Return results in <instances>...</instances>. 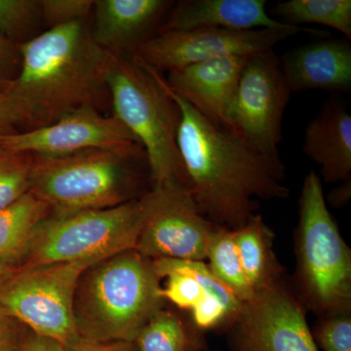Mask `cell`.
<instances>
[{
    "mask_svg": "<svg viewBox=\"0 0 351 351\" xmlns=\"http://www.w3.org/2000/svg\"><path fill=\"white\" fill-rule=\"evenodd\" d=\"M172 94L182 114L180 154L191 195L208 221L235 230L256 214L258 201L288 197L289 189L282 184L285 174L232 132L215 125Z\"/></svg>",
    "mask_w": 351,
    "mask_h": 351,
    "instance_id": "obj_1",
    "label": "cell"
},
{
    "mask_svg": "<svg viewBox=\"0 0 351 351\" xmlns=\"http://www.w3.org/2000/svg\"><path fill=\"white\" fill-rule=\"evenodd\" d=\"M17 46L19 73L4 92L29 110L34 125L94 106L106 87L108 53L94 43L84 20L51 27Z\"/></svg>",
    "mask_w": 351,
    "mask_h": 351,
    "instance_id": "obj_2",
    "label": "cell"
},
{
    "mask_svg": "<svg viewBox=\"0 0 351 351\" xmlns=\"http://www.w3.org/2000/svg\"><path fill=\"white\" fill-rule=\"evenodd\" d=\"M161 289L152 258L135 249L92 265L80 277L75 295L80 337L133 343L141 329L163 308Z\"/></svg>",
    "mask_w": 351,
    "mask_h": 351,
    "instance_id": "obj_3",
    "label": "cell"
},
{
    "mask_svg": "<svg viewBox=\"0 0 351 351\" xmlns=\"http://www.w3.org/2000/svg\"><path fill=\"white\" fill-rule=\"evenodd\" d=\"M105 83L113 115L144 147L152 186L177 182L191 189L178 147L181 110L160 71L133 54L108 53Z\"/></svg>",
    "mask_w": 351,
    "mask_h": 351,
    "instance_id": "obj_4",
    "label": "cell"
},
{
    "mask_svg": "<svg viewBox=\"0 0 351 351\" xmlns=\"http://www.w3.org/2000/svg\"><path fill=\"white\" fill-rule=\"evenodd\" d=\"M142 159H147L143 145L32 156L29 193L54 213L103 209L140 199L138 166Z\"/></svg>",
    "mask_w": 351,
    "mask_h": 351,
    "instance_id": "obj_5",
    "label": "cell"
},
{
    "mask_svg": "<svg viewBox=\"0 0 351 351\" xmlns=\"http://www.w3.org/2000/svg\"><path fill=\"white\" fill-rule=\"evenodd\" d=\"M295 295L304 311L320 316L351 311V251L328 209L322 180L307 174L295 228Z\"/></svg>",
    "mask_w": 351,
    "mask_h": 351,
    "instance_id": "obj_6",
    "label": "cell"
},
{
    "mask_svg": "<svg viewBox=\"0 0 351 351\" xmlns=\"http://www.w3.org/2000/svg\"><path fill=\"white\" fill-rule=\"evenodd\" d=\"M143 221L142 198L103 209L48 214L34 230L22 267L80 261L96 265L136 249Z\"/></svg>",
    "mask_w": 351,
    "mask_h": 351,
    "instance_id": "obj_7",
    "label": "cell"
},
{
    "mask_svg": "<svg viewBox=\"0 0 351 351\" xmlns=\"http://www.w3.org/2000/svg\"><path fill=\"white\" fill-rule=\"evenodd\" d=\"M92 265L80 261L21 267L0 285V307L32 334L68 346L80 338L75 295L80 277Z\"/></svg>",
    "mask_w": 351,
    "mask_h": 351,
    "instance_id": "obj_8",
    "label": "cell"
},
{
    "mask_svg": "<svg viewBox=\"0 0 351 351\" xmlns=\"http://www.w3.org/2000/svg\"><path fill=\"white\" fill-rule=\"evenodd\" d=\"M291 95L274 51L254 55L245 64L228 119V130L283 174L278 147Z\"/></svg>",
    "mask_w": 351,
    "mask_h": 351,
    "instance_id": "obj_9",
    "label": "cell"
},
{
    "mask_svg": "<svg viewBox=\"0 0 351 351\" xmlns=\"http://www.w3.org/2000/svg\"><path fill=\"white\" fill-rule=\"evenodd\" d=\"M142 200L144 221L135 250L152 260L205 262L208 239L216 225L200 213L189 186L166 182L152 186Z\"/></svg>",
    "mask_w": 351,
    "mask_h": 351,
    "instance_id": "obj_10",
    "label": "cell"
},
{
    "mask_svg": "<svg viewBox=\"0 0 351 351\" xmlns=\"http://www.w3.org/2000/svg\"><path fill=\"white\" fill-rule=\"evenodd\" d=\"M301 32H318L295 25L253 31L204 27L161 32L140 44L132 54L156 71H170L216 58L251 57L267 52Z\"/></svg>",
    "mask_w": 351,
    "mask_h": 351,
    "instance_id": "obj_11",
    "label": "cell"
},
{
    "mask_svg": "<svg viewBox=\"0 0 351 351\" xmlns=\"http://www.w3.org/2000/svg\"><path fill=\"white\" fill-rule=\"evenodd\" d=\"M301 302L286 278L244 304L230 330L232 351H319Z\"/></svg>",
    "mask_w": 351,
    "mask_h": 351,
    "instance_id": "obj_12",
    "label": "cell"
},
{
    "mask_svg": "<svg viewBox=\"0 0 351 351\" xmlns=\"http://www.w3.org/2000/svg\"><path fill=\"white\" fill-rule=\"evenodd\" d=\"M0 144L9 154L45 156L142 145L114 115L105 117L91 105L82 106L53 123L31 131L0 134Z\"/></svg>",
    "mask_w": 351,
    "mask_h": 351,
    "instance_id": "obj_13",
    "label": "cell"
},
{
    "mask_svg": "<svg viewBox=\"0 0 351 351\" xmlns=\"http://www.w3.org/2000/svg\"><path fill=\"white\" fill-rule=\"evenodd\" d=\"M159 279L166 278L161 295L188 311L201 332H228L239 320L244 304L215 276L204 261L157 258L152 260Z\"/></svg>",
    "mask_w": 351,
    "mask_h": 351,
    "instance_id": "obj_14",
    "label": "cell"
},
{
    "mask_svg": "<svg viewBox=\"0 0 351 351\" xmlns=\"http://www.w3.org/2000/svg\"><path fill=\"white\" fill-rule=\"evenodd\" d=\"M249 57L216 58L168 71L173 93L221 128L228 129L242 71Z\"/></svg>",
    "mask_w": 351,
    "mask_h": 351,
    "instance_id": "obj_15",
    "label": "cell"
},
{
    "mask_svg": "<svg viewBox=\"0 0 351 351\" xmlns=\"http://www.w3.org/2000/svg\"><path fill=\"white\" fill-rule=\"evenodd\" d=\"M280 62L292 93L311 90L350 92V39H323L307 44L290 51Z\"/></svg>",
    "mask_w": 351,
    "mask_h": 351,
    "instance_id": "obj_16",
    "label": "cell"
},
{
    "mask_svg": "<svg viewBox=\"0 0 351 351\" xmlns=\"http://www.w3.org/2000/svg\"><path fill=\"white\" fill-rule=\"evenodd\" d=\"M166 0H98L94 2V43L112 55L135 51L172 6Z\"/></svg>",
    "mask_w": 351,
    "mask_h": 351,
    "instance_id": "obj_17",
    "label": "cell"
},
{
    "mask_svg": "<svg viewBox=\"0 0 351 351\" xmlns=\"http://www.w3.org/2000/svg\"><path fill=\"white\" fill-rule=\"evenodd\" d=\"M289 25L270 17L265 0H182L170 9L157 34L204 27L253 31Z\"/></svg>",
    "mask_w": 351,
    "mask_h": 351,
    "instance_id": "obj_18",
    "label": "cell"
},
{
    "mask_svg": "<svg viewBox=\"0 0 351 351\" xmlns=\"http://www.w3.org/2000/svg\"><path fill=\"white\" fill-rule=\"evenodd\" d=\"M304 151L320 166L323 181L351 179V115L337 101L325 105L307 125Z\"/></svg>",
    "mask_w": 351,
    "mask_h": 351,
    "instance_id": "obj_19",
    "label": "cell"
},
{
    "mask_svg": "<svg viewBox=\"0 0 351 351\" xmlns=\"http://www.w3.org/2000/svg\"><path fill=\"white\" fill-rule=\"evenodd\" d=\"M233 232L242 267L256 294L285 279V269L274 251L276 235L262 215H252Z\"/></svg>",
    "mask_w": 351,
    "mask_h": 351,
    "instance_id": "obj_20",
    "label": "cell"
},
{
    "mask_svg": "<svg viewBox=\"0 0 351 351\" xmlns=\"http://www.w3.org/2000/svg\"><path fill=\"white\" fill-rule=\"evenodd\" d=\"M49 208L32 193L0 211V262L22 267L32 237Z\"/></svg>",
    "mask_w": 351,
    "mask_h": 351,
    "instance_id": "obj_21",
    "label": "cell"
},
{
    "mask_svg": "<svg viewBox=\"0 0 351 351\" xmlns=\"http://www.w3.org/2000/svg\"><path fill=\"white\" fill-rule=\"evenodd\" d=\"M136 351H206L205 332L191 319L163 308L149 319L134 339Z\"/></svg>",
    "mask_w": 351,
    "mask_h": 351,
    "instance_id": "obj_22",
    "label": "cell"
},
{
    "mask_svg": "<svg viewBox=\"0 0 351 351\" xmlns=\"http://www.w3.org/2000/svg\"><path fill=\"white\" fill-rule=\"evenodd\" d=\"M207 265L215 276L232 291L240 302L246 304L256 295L245 274L234 232L225 226H215L210 233L206 248Z\"/></svg>",
    "mask_w": 351,
    "mask_h": 351,
    "instance_id": "obj_23",
    "label": "cell"
},
{
    "mask_svg": "<svg viewBox=\"0 0 351 351\" xmlns=\"http://www.w3.org/2000/svg\"><path fill=\"white\" fill-rule=\"evenodd\" d=\"M272 13L284 24L324 25L351 39L350 0H290L277 3Z\"/></svg>",
    "mask_w": 351,
    "mask_h": 351,
    "instance_id": "obj_24",
    "label": "cell"
},
{
    "mask_svg": "<svg viewBox=\"0 0 351 351\" xmlns=\"http://www.w3.org/2000/svg\"><path fill=\"white\" fill-rule=\"evenodd\" d=\"M32 167L31 154H9L0 158V211L29 193Z\"/></svg>",
    "mask_w": 351,
    "mask_h": 351,
    "instance_id": "obj_25",
    "label": "cell"
},
{
    "mask_svg": "<svg viewBox=\"0 0 351 351\" xmlns=\"http://www.w3.org/2000/svg\"><path fill=\"white\" fill-rule=\"evenodd\" d=\"M311 332L323 351H351V311L320 316Z\"/></svg>",
    "mask_w": 351,
    "mask_h": 351,
    "instance_id": "obj_26",
    "label": "cell"
},
{
    "mask_svg": "<svg viewBox=\"0 0 351 351\" xmlns=\"http://www.w3.org/2000/svg\"><path fill=\"white\" fill-rule=\"evenodd\" d=\"M41 13L36 0H0V32L13 41L19 38Z\"/></svg>",
    "mask_w": 351,
    "mask_h": 351,
    "instance_id": "obj_27",
    "label": "cell"
},
{
    "mask_svg": "<svg viewBox=\"0 0 351 351\" xmlns=\"http://www.w3.org/2000/svg\"><path fill=\"white\" fill-rule=\"evenodd\" d=\"M91 0H43L41 14L51 27L84 20L94 7Z\"/></svg>",
    "mask_w": 351,
    "mask_h": 351,
    "instance_id": "obj_28",
    "label": "cell"
},
{
    "mask_svg": "<svg viewBox=\"0 0 351 351\" xmlns=\"http://www.w3.org/2000/svg\"><path fill=\"white\" fill-rule=\"evenodd\" d=\"M23 124H34L31 112L6 92L0 91V134L16 133Z\"/></svg>",
    "mask_w": 351,
    "mask_h": 351,
    "instance_id": "obj_29",
    "label": "cell"
},
{
    "mask_svg": "<svg viewBox=\"0 0 351 351\" xmlns=\"http://www.w3.org/2000/svg\"><path fill=\"white\" fill-rule=\"evenodd\" d=\"M21 58L17 44L0 32V91H5L19 73Z\"/></svg>",
    "mask_w": 351,
    "mask_h": 351,
    "instance_id": "obj_30",
    "label": "cell"
},
{
    "mask_svg": "<svg viewBox=\"0 0 351 351\" xmlns=\"http://www.w3.org/2000/svg\"><path fill=\"white\" fill-rule=\"evenodd\" d=\"M20 323L0 307V351H19Z\"/></svg>",
    "mask_w": 351,
    "mask_h": 351,
    "instance_id": "obj_31",
    "label": "cell"
},
{
    "mask_svg": "<svg viewBox=\"0 0 351 351\" xmlns=\"http://www.w3.org/2000/svg\"><path fill=\"white\" fill-rule=\"evenodd\" d=\"M66 351H136L133 343L125 341H96L82 337L66 346Z\"/></svg>",
    "mask_w": 351,
    "mask_h": 351,
    "instance_id": "obj_32",
    "label": "cell"
},
{
    "mask_svg": "<svg viewBox=\"0 0 351 351\" xmlns=\"http://www.w3.org/2000/svg\"><path fill=\"white\" fill-rule=\"evenodd\" d=\"M19 351H66V346L55 339L32 334L21 343Z\"/></svg>",
    "mask_w": 351,
    "mask_h": 351,
    "instance_id": "obj_33",
    "label": "cell"
},
{
    "mask_svg": "<svg viewBox=\"0 0 351 351\" xmlns=\"http://www.w3.org/2000/svg\"><path fill=\"white\" fill-rule=\"evenodd\" d=\"M350 195L351 182H343L341 186L331 191L329 195V200L335 206H343L350 199Z\"/></svg>",
    "mask_w": 351,
    "mask_h": 351,
    "instance_id": "obj_34",
    "label": "cell"
},
{
    "mask_svg": "<svg viewBox=\"0 0 351 351\" xmlns=\"http://www.w3.org/2000/svg\"><path fill=\"white\" fill-rule=\"evenodd\" d=\"M18 269L19 267L0 262V285L5 282L7 279L10 278Z\"/></svg>",
    "mask_w": 351,
    "mask_h": 351,
    "instance_id": "obj_35",
    "label": "cell"
},
{
    "mask_svg": "<svg viewBox=\"0 0 351 351\" xmlns=\"http://www.w3.org/2000/svg\"><path fill=\"white\" fill-rule=\"evenodd\" d=\"M9 152H7L5 149H3V147H2L1 144H0V158H3V157H5L7 156H9Z\"/></svg>",
    "mask_w": 351,
    "mask_h": 351,
    "instance_id": "obj_36",
    "label": "cell"
}]
</instances>
